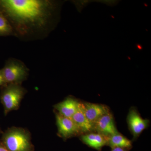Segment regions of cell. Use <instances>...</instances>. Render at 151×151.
Listing matches in <instances>:
<instances>
[{
    "mask_svg": "<svg viewBox=\"0 0 151 151\" xmlns=\"http://www.w3.org/2000/svg\"><path fill=\"white\" fill-rule=\"evenodd\" d=\"M5 84H6V83L3 77L1 69H0V86H4Z\"/></svg>",
    "mask_w": 151,
    "mask_h": 151,
    "instance_id": "5bb4252c",
    "label": "cell"
},
{
    "mask_svg": "<svg viewBox=\"0 0 151 151\" xmlns=\"http://www.w3.org/2000/svg\"><path fill=\"white\" fill-rule=\"evenodd\" d=\"M81 103L75 98L68 97L62 102L55 105V110L61 116L66 118H72L80 108Z\"/></svg>",
    "mask_w": 151,
    "mask_h": 151,
    "instance_id": "9c48e42d",
    "label": "cell"
},
{
    "mask_svg": "<svg viewBox=\"0 0 151 151\" xmlns=\"http://www.w3.org/2000/svg\"><path fill=\"white\" fill-rule=\"evenodd\" d=\"M111 151H129L127 149L120 147H114L111 149Z\"/></svg>",
    "mask_w": 151,
    "mask_h": 151,
    "instance_id": "9a60e30c",
    "label": "cell"
},
{
    "mask_svg": "<svg viewBox=\"0 0 151 151\" xmlns=\"http://www.w3.org/2000/svg\"><path fill=\"white\" fill-rule=\"evenodd\" d=\"M107 145L111 147V149L120 147L129 151L132 148V141L119 133L108 137Z\"/></svg>",
    "mask_w": 151,
    "mask_h": 151,
    "instance_id": "7c38bea8",
    "label": "cell"
},
{
    "mask_svg": "<svg viewBox=\"0 0 151 151\" xmlns=\"http://www.w3.org/2000/svg\"><path fill=\"white\" fill-rule=\"evenodd\" d=\"M127 122L134 139H136L148 128L150 124L148 119L142 118L137 109L134 107L130 109L127 116Z\"/></svg>",
    "mask_w": 151,
    "mask_h": 151,
    "instance_id": "5b68a950",
    "label": "cell"
},
{
    "mask_svg": "<svg viewBox=\"0 0 151 151\" xmlns=\"http://www.w3.org/2000/svg\"><path fill=\"white\" fill-rule=\"evenodd\" d=\"M56 122L58 134L62 137L68 139L81 134L70 118L64 117L57 113Z\"/></svg>",
    "mask_w": 151,
    "mask_h": 151,
    "instance_id": "8992f818",
    "label": "cell"
},
{
    "mask_svg": "<svg viewBox=\"0 0 151 151\" xmlns=\"http://www.w3.org/2000/svg\"><path fill=\"white\" fill-rule=\"evenodd\" d=\"M60 5L51 0H0V12L10 23L14 36L36 40L44 38L54 29Z\"/></svg>",
    "mask_w": 151,
    "mask_h": 151,
    "instance_id": "6da1fadb",
    "label": "cell"
},
{
    "mask_svg": "<svg viewBox=\"0 0 151 151\" xmlns=\"http://www.w3.org/2000/svg\"><path fill=\"white\" fill-rule=\"evenodd\" d=\"M14 36L12 27L8 20L0 12V36Z\"/></svg>",
    "mask_w": 151,
    "mask_h": 151,
    "instance_id": "4fadbf2b",
    "label": "cell"
},
{
    "mask_svg": "<svg viewBox=\"0 0 151 151\" xmlns=\"http://www.w3.org/2000/svg\"><path fill=\"white\" fill-rule=\"evenodd\" d=\"M1 70L6 84H21L27 78L29 73V70L24 63L14 58L8 59Z\"/></svg>",
    "mask_w": 151,
    "mask_h": 151,
    "instance_id": "277c9868",
    "label": "cell"
},
{
    "mask_svg": "<svg viewBox=\"0 0 151 151\" xmlns=\"http://www.w3.org/2000/svg\"><path fill=\"white\" fill-rule=\"evenodd\" d=\"M81 134L91 133L94 131V126L87 119L81 105L78 111L71 118Z\"/></svg>",
    "mask_w": 151,
    "mask_h": 151,
    "instance_id": "8fae6325",
    "label": "cell"
},
{
    "mask_svg": "<svg viewBox=\"0 0 151 151\" xmlns=\"http://www.w3.org/2000/svg\"><path fill=\"white\" fill-rule=\"evenodd\" d=\"M94 131L105 137L118 134L113 115L110 112L100 118L94 124Z\"/></svg>",
    "mask_w": 151,
    "mask_h": 151,
    "instance_id": "52a82bcc",
    "label": "cell"
},
{
    "mask_svg": "<svg viewBox=\"0 0 151 151\" xmlns=\"http://www.w3.org/2000/svg\"><path fill=\"white\" fill-rule=\"evenodd\" d=\"M29 137L28 133L23 129L13 128L3 135V142L9 151H30Z\"/></svg>",
    "mask_w": 151,
    "mask_h": 151,
    "instance_id": "7a4b0ae2",
    "label": "cell"
},
{
    "mask_svg": "<svg viewBox=\"0 0 151 151\" xmlns=\"http://www.w3.org/2000/svg\"><path fill=\"white\" fill-rule=\"evenodd\" d=\"M1 93V100L7 114L17 110L26 93L21 84L10 83L4 85Z\"/></svg>",
    "mask_w": 151,
    "mask_h": 151,
    "instance_id": "3957f363",
    "label": "cell"
},
{
    "mask_svg": "<svg viewBox=\"0 0 151 151\" xmlns=\"http://www.w3.org/2000/svg\"><path fill=\"white\" fill-rule=\"evenodd\" d=\"M81 106L85 116L94 126L102 116L110 112L107 106L102 104L85 102L81 103Z\"/></svg>",
    "mask_w": 151,
    "mask_h": 151,
    "instance_id": "ba28073f",
    "label": "cell"
},
{
    "mask_svg": "<svg viewBox=\"0 0 151 151\" xmlns=\"http://www.w3.org/2000/svg\"><path fill=\"white\" fill-rule=\"evenodd\" d=\"M0 151H9L6 147L5 146L0 144Z\"/></svg>",
    "mask_w": 151,
    "mask_h": 151,
    "instance_id": "2e32d148",
    "label": "cell"
},
{
    "mask_svg": "<svg viewBox=\"0 0 151 151\" xmlns=\"http://www.w3.org/2000/svg\"><path fill=\"white\" fill-rule=\"evenodd\" d=\"M108 137L97 132H91L82 134L80 139L86 145L100 151L104 146L107 145Z\"/></svg>",
    "mask_w": 151,
    "mask_h": 151,
    "instance_id": "30bf717a",
    "label": "cell"
}]
</instances>
